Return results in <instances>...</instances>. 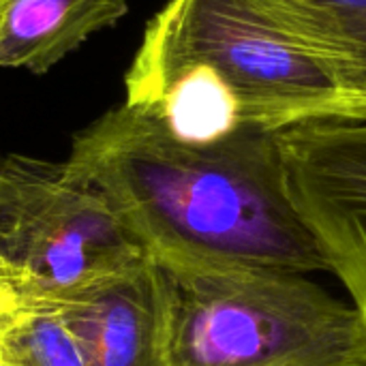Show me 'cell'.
<instances>
[{"label":"cell","mask_w":366,"mask_h":366,"mask_svg":"<svg viewBox=\"0 0 366 366\" xmlns=\"http://www.w3.org/2000/svg\"><path fill=\"white\" fill-rule=\"evenodd\" d=\"M66 163L165 268L332 272L294 197L279 133L193 146L122 103L73 135Z\"/></svg>","instance_id":"cell-1"},{"label":"cell","mask_w":366,"mask_h":366,"mask_svg":"<svg viewBox=\"0 0 366 366\" xmlns=\"http://www.w3.org/2000/svg\"><path fill=\"white\" fill-rule=\"evenodd\" d=\"M124 103L182 144L210 146L242 131L366 120V99L262 0H169L146 24L124 73Z\"/></svg>","instance_id":"cell-2"},{"label":"cell","mask_w":366,"mask_h":366,"mask_svg":"<svg viewBox=\"0 0 366 366\" xmlns=\"http://www.w3.org/2000/svg\"><path fill=\"white\" fill-rule=\"evenodd\" d=\"M165 270L178 366H366L360 311L309 274Z\"/></svg>","instance_id":"cell-3"},{"label":"cell","mask_w":366,"mask_h":366,"mask_svg":"<svg viewBox=\"0 0 366 366\" xmlns=\"http://www.w3.org/2000/svg\"><path fill=\"white\" fill-rule=\"evenodd\" d=\"M150 259L107 195L71 169L21 152L0 167V307H49Z\"/></svg>","instance_id":"cell-4"},{"label":"cell","mask_w":366,"mask_h":366,"mask_svg":"<svg viewBox=\"0 0 366 366\" xmlns=\"http://www.w3.org/2000/svg\"><path fill=\"white\" fill-rule=\"evenodd\" d=\"M294 197L366 326V120L279 133Z\"/></svg>","instance_id":"cell-5"},{"label":"cell","mask_w":366,"mask_h":366,"mask_svg":"<svg viewBox=\"0 0 366 366\" xmlns=\"http://www.w3.org/2000/svg\"><path fill=\"white\" fill-rule=\"evenodd\" d=\"M86 366H178L167 270L146 259L49 307Z\"/></svg>","instance_id":"cell-6"},{"label":"cell","mask_w":366,"mask_h":366,"mask_svg":"<svg viewBox=\"0 0 366 366\" xmlns=\"http://www.w3.org/2000/svg\"><path fill=\"white\" fill-rule=\"evenodd\" d=\"M127 13L129 0H0V64L43 75Z\"/></svg>","instance_id":"cell-7"},{"label":"cell","mask_w":366,"mask_h":366,"mask_svg":"<svg viewBox=\"0 0 366 366\" xmlns=\"http://www.w3.org/2000/svg\"><path fill=\"white\" fill-rule=\"evenodd\" d=\"M352 92L366 99V0H262Z\"/></svg>","instance_id":"cell-8"},{"label":"cell","mask_w":366,"mask_h":366,"mask_svg":"<svg viewBox=\"0 0 366 366\" xmlns=\"http://www.w3.org/2000/svg\"><path fill=\"white\" fill-rule=\"evenodd\" d=\"M0 366H86L71 332L47 309L0 307Z\"/></svg>","instance_id":"cell-9"}]
</instances>
